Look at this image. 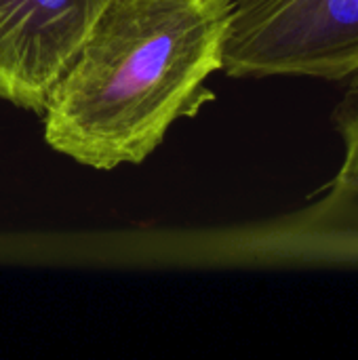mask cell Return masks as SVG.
<instances>
[{
  "mask_svg": "<svg viewBox=\"0 0 358 360\" xmlns=\"http://www.w3.org/2000/svg\"><path fill=\"white\" fill-rule=\"evenodd\" d=\"M232 0H108L44 108L46 143L110 171L143 162L213 99Z\"/></svg>",
  "mask_w": 358,
  "mask_h": 360,
  "instance_id": "1",
  "label": "cell"
},
{
  "mask_svg": "<svg viewBox=\"0 0 358 360\" xmlns=\"http://www.w3.org/2000/svg\"><path fill=\"white\" fill-rule=\"evenodd\" d=\"M222 70L358 89V0H232Z\"/></svg>",
  "mask_w": 358,
  "mask_h": 360,
  "instance_id": "2",
  "label": "cell"
},
{
  "mask_svg": "<svg viewBox=\"0 0 358 360\" xmlns=\"http://www.w3.org/2000/svg\"><path fill=\"white\" fill-rule=\"evenodd\" d=\"M342 143L335 175L304 207L247 228L236 253L266 266L358 270V89H348L331 114Z\"/></svg>",
  "mask_w": 358,
  "mask_h": 360,
  "instance_id": "3",
  "label": "cell"
},
{
  "mask_svg": "<svg viewBox=\"0 0 358 360\" xmlns=\"http://www.w3.org/2000/svg\"><path fill=\"white\" fill-rule=\"evenodd\" d=\"M106 2L0 0V99L42 114Z\"/></svg>",
  "mask_w": 358,
  "mask_h": 360,
  "instance_id": "4",
  "label": "cell"
}]
</instances>
